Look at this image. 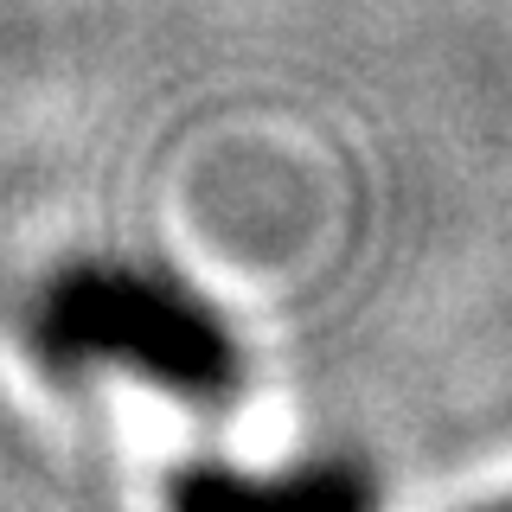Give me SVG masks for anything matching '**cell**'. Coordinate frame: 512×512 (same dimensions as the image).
Wrapping results in <instances>:
<instances>
[{"label":"cell","instance_id":"cell-2","mask_svg":"<svg viewBox=\"0 0 512 512\" xmlns=\"http://www.w3.org/2000/svg\"><path fill=\"white\" fill-rule=\"evenodd\" d=\"M173 500L180 506H212V500H237V506H352V500H372L359 468L346 461H320V468L295 474V480H244V474H224V468H192L173 480Z\"/></svg>","mask_w":512,"mask_h":512},{"label":"cell","instance_id":"cell-1","mask_svg":"<svg viewBox=\"0 0 512 512\" xmlns=\"http://www.w3.org/2000/svg\"><path fill=\"white\" fill-rule=\"evenodd\" d=\"M32 352L52 372H122L186 397V404H224L244 384V352L224 314L173 269L122 263V256H84L64 263L32 301Z\"/></svg>","mask_w":512,"mask_h":512}]
</instances>
